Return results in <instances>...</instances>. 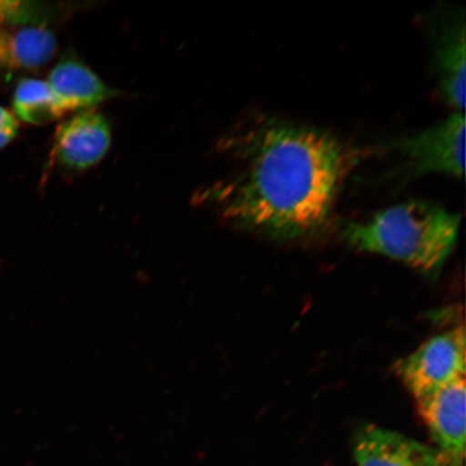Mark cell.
I'll return each instance as SVG.
<instances>
[{"label": "cell", "instance_id": "cell-7", "mask_svg": "<svg viewBox=\"0 0 466 466\" xmlns=\"http://www.w3.org/2000/svg\"><path fill=\"white\" fill-rule=\"evenodd\" d=\"M112 146V129L102 114L85 110L58 126L54 156L58 165L85 171L100 163Z\"/></svg>", "mask_w": 466, "mask_h": 466}, {"label": "cell", "instance_id": "cell-11", "mask_svg": "<svg viewBox=\"0 0 466 466\" xmlns=\"http://www.w3.org/2000/svg\"><path fill=\"white\" fill-rule=\"evenodd\" d=\"M14 109L22 121L35 126L50 124L67 114L46 81L38 79L20 81L15 91Z\"/></svg>", "mask_w": 466, "mask_h": 466}, {"label": "cell", "instance_id": "cell-1", "mask_svg": "<svg viewBox=\"0 0 466 466\" xmlns=\"http://www.w3.org/2000/svg\"><path fill=\"white\" fill-rule=\"evenodd\" d=\"M236 161L200 199L233 223L295 238L328 223L355 154L328 131L266 120L238 144Z\"/></svg>", "mask_w": 466, "mask_h": 466}, {"label": "cell", "instance_id": "cell-4", "mask_svg": "<svg viewBox=\"0 0 466 466\" xmlns=\"http://www.w3.org/2000/svg\"><path fill=\"white\" fill-rule=\"evenodd\" d=\"M465 330L457 328L431 338L396 364V372L417 400L465 378Z\"/></svg>", "mask_w": 466, "mask_h": 466}, {"label": "cell", "instance_id": "cell-8", "mask_svg": "<svg viewBox=\"0 0 466 466\" xmlns=\"http://www.w3.org/2000/svg\"><path fill=\"white\" fill-rule=\"evenodd\" d=\"M353 452L357 466H448L434 448L376 425L358 431Z\"/></svg>", "mask_w": 466, "mask_h": 466}, {"label": "cell", "instance_id": "cell-3", "mask_svg": "<svg viewBox=\"0 0 466 466\" xmlns=\"http://www.w3.org/2000/svg\"><path fill=\"white\" fill-rule=\"evenodd\" d=\"M398 154L400 172L406 177L440 173L462 177L465 163L464 112H456L445 120L416 136L400 138L387 146Z\"/></svg>", "mask_w": 466, "mask_h": 466}, {"label": "cell", "instance_id": "cell-10", "mask_svg": "<svg viewBox=\"0 0 466 466\" xmlns=\"http://www.w3.org/2000/svg\"><path fill=\"white\" fill-rule=\"evenodd\" d=\"M56 51V38L45 27L0 28V74L43 67Z\"/></svg>", "mask_w": 466, "mask_h": 466}, {"label": "cell", "instance_id": "cell-2", "mask_svg": "<svg viewBox=\"0 0 466 466\" xmlns=\"http://www.w3.org/2000/svg\"><path fill=\"white\" fill-rule=\"evenodd\" d=\"M461 217L437 204L412 200L390 207L343 231L349 246L440 275L456 247Z\"/></svg>", "mask_w": 466, "mask_h": 466}, {"label": "cell", "instance_id": "cell-13", "mask_svg": "<svg viewBox=\"0 0 466 466\" xmlns=\"http://www.w3.org/2000/svg\"><path fill=\"white\" fill-rule=\"evenodd\" d=\"M19 126L7 109L0 106V149L14 141Z\"/></svg>", "mask_w": 466, "mask_h": 466}, {"label": "cell", "instance_id": "cell-9", "mask_svg": "<svg viewBox=\"0 0 466 466\" xmlns=\"http://www.w3.org/2000/svg\"><path fill=\"white\" fill-rule=\"evenodd\" d=\"M46 84L66 113L92 110L114 96V91L96 73L75 60L58 63Z\"/></svg>", "mask_w": 466, "mask_h": 466}, {"label": "cell", "instance_id": "cell-12", "mask_svg": "<svg viewBox=\"0 0 466 466\" xmlns=\"http://www.w3.org/2000/svg\"><path fill=\"white\" fill-rule=\"evenodd\" d=\"M51 9L44 4L0 0V25L17 26H40L51 16Z\"/></svg>", "mask_w": 466, "mask_h": 466}, {"label": "cell", "instance_id": "cell-5", "mask_svg": "<svg viewBox=\"0 0 466 466\" xmlns=\"http://www.w3.org/2000/svg\"><path fill=\"white\" fill-rule=\"evenodd\" d=\"M429 38L437 91L448 106L464 112L465 15L447 9L429 16Z\"/></svg>", "mask_w": 466, "mask_h": 466}, {"label": "cell", "instance_id": "cell-6", "mask_svg": "<svg viewBox=\"0 0 466 466\" xmlns=\"http://www.w3.org/2000/svg\"><path fill=\"white\" fill-rule=\"evenodd\" d=\"M465 378L418 401L425 427L448 466H463L465 458Z\"/></svg>", "mask_w": 466, "mask_h": 466}]
</instances>
